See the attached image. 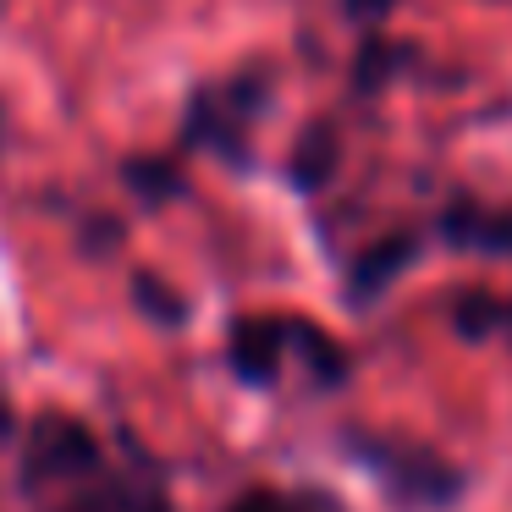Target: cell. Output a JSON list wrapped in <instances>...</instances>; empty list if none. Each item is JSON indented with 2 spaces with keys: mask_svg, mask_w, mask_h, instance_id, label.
<instances>
[{
  "mask_svg": "<svg viewBox=\"0 0 512 512\" xmlns=\"http://www.w3.org/2000/svg\"><path fill=\"white\" fill-rule=\"evenodd\" d=\"M23 490L34 512H133L127 479L111 468L100 441L78 419H61V413H45L28 430Z\"/></svg>",
  "mask_w": 512,
  "mask_h": 512,
  "instance_id": "cell-1",
  "label": "cell"
},
{
  "mask_svg": "<svg viewBox=\"0 0 512 512\" xmlns=\"http://www.w3.org/2000/svg\"><path fill=\"white\" fill-rule=\"evenodd\" d=\"M232 512H336L331 501H320V496H287V490H254V496H243Z\"/></svg>",
  "mask_w": 512,
  "mask_h": 512,
  "instance_id": "cell-2",
  "label": "cell"
}]
</instances>
